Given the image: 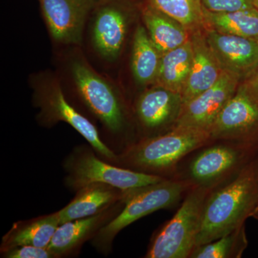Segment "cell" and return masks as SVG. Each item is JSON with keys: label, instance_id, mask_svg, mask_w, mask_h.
<instances>
[{"label": "cell", "instance_id": "6da1fadb", "mask_svg": "<svg viewBox=\"0 0 258 258\" xmlns=\"http://www.w3.org/2000/svg\"><path fill=\"white\" fill-rule=\"evenodd\" d=\"M257 208L258 159H255L246 164L227 184L210 194L196 247L242 227Z\"/></svg>", "mask_w": 258, "mask_h": 258}, {"label": "cell", "instance_id": "7a4b0ae2", "mask_svg": "<svg viewBox=\"0 0 258 258\" xmlns=\"http://www.w3.org/2000/svg\"><path fill=\"white\" fill-rule=\"evenodd\" d=\"M211 141L208 131L173 127L165 133L136 141L117 154L114 165L167 178L182 158Z\"/></svg>", "mask_w": 258, "mask_h": 258}, {"label": "cell", "instance_id": "3957f363", "mask_svg": "<svg viewBox=\"0 0 258 258\" xmlns=\"http://www.w3.org/2000/svg\"><path fill=\"white\" fill-rule=\"evenodd\" d=\"M72 74L83 104L106 131V145L116 154L121 152L130 143L125 136L126 109L120 95L83 62L73 63Z\"/></svg>", "mask_w": 258, "mask_h": 258}, {"label": "cell", "instance_id": "277c9868", "mask_svg": "<svg viewBox=\"0 0 258 258\" xmlns=\"http://www.w3.org/2000/svg\"><path fill=\"white\" fill-rule=\"evenodd\" d=\"M192 185L189 181L167 178L156 184L127 191L121 211L91 241L93 247L99 253L108 256L120 231L153 212L174 206Z\"/></svg>", "mask_w": 258, "mask_h": 258}, {"label": "cell", "instance_id": "5b68a950", "mask_svg": "<svg viewBox=\"0 0 258 258\" xmlns=\"http://www.w3.org/2000/svg\"><path fill=\"white\" fill-rule=\"evenodd\" d=\"M62 168L64 186L74 192L93 183H104L131 191L167 179L114 165L98 157L89 144L74 147L64 158Z\"/></svg>", "mask_w": 258, "mask_h": 258}, {"label": "cell", "instance_id": "8992f818", "mask_svg": "<svg viewBox=\"0 0 258 258\" xmlns=\"http://www.w3.org/2000/svg\"><path fill=\"white\" fill-rule=\"evenodd\" d=\"M213 189L194 186L175 215L154 236L145 257H190L196 247L205 204Z\"/></svg>", "mask_w": 258, "mask_h": 258}, {"label": "cell", "instance_id": "52a82bcc", "mask_svg": "<svg viewBox=\"0 0 258 258\" xmlns=\"http://www.w3.org/2000/svg\"><path fill=\"white\" fill-rule=\"evenodd\" d=\"M212 141L258 147V98L244 83L218 115L210 129Z\"/></svg>", "mask_w": 258, "mask_h": 258}, {"label": "cell", "instance_id": "ba28073f", "mask_svg": "<svg viewBox=\"0 0 258 258\" xmlns=\"http://www.w3.org/2000/svg\"><path fill=\"white\" fill-rule=\"evenodd\" d=\"M37 95V105L41 109L40 118L44 123L49 125L66 122L87 141L98 157L115 164L116 153L104 143L96 125L66 99L58 84H51Z\"/></svg>", "mask_w": 258, "mask_h": 258}, {"label": "cell", "instance_id": "9c48e42d", "mask_svg": "<svg viewBox=\"0 0 258 258\" xmlns=\"http://www.w3.org/2000/svg\"><path fill=\"white\" fill-rule=\"evenodd\" d=\"M212 146L199 154L189 167L190 182L195 186L215 187L246 164L258 147L235 142Z\"/></svg>", "mask_w": 258, "mask_h": 258}, {"label": "cell", "instance_id": "30bf717a", "mask_svg": "<svg viewBox=\"0 0 258 258\" xmlns=\"http://www.w3.org/2000/svg\"><path fill=\"white\" fill-rule=\"evenodd\" d=\"M240 81L238 78L222 71L216 83L181 106L179 116L173 127H184L208 131L217 116L235 95Z\"/></svg>", "mask_w": 258, "mask_h": 258}, {"label": "cell", "instance_id": "8fae6325", "mask_svg": "<svg viewBox=\"0 0 258 258\" xmlns=\"http://www.w3.org/2000/svg\"><path fill=\"white\" fill-rule=\"evenodd\" d=\"M124 203L125 198L97 215L61 224L47 249L55 258L79 255L83 244L92 240L104 226L115 218L121 211Z\"/></svg>", "mask_w": 258, "mask_h": 258}, {"label": "cell", "instance_id": "7c38bea8", "mask_svg": "<svg viewBox=\"0 0 258 258\" xmlns=\"http://www.w3.org/2000/svg\"><path fill=\"white\" fill-rule=\"evenodd\" d=\"M209 45L222 71L233 75L240 82L258 68V41L247 37L220 33L205 28Z\"/></svg>", "mask_w": 258, "mask_h": 258}, {"label": "cell", "instance_id": "4fadbf2b", "mask_svg": "<svg viewBox=\"0 0 258 258\" xmlns=\"http://www.w3.org/2000/svg\"><path fill=\"white\" fill-rule=\"evenodd\" d=\"M49 30L63 43H79L86 17L96 0H40Z\"/></svg>", "mask_w": 258, "mask_h": 258}, {"label": "cell", "instance_id": "5bb4252c", "mask_svg": "<svg viewBox=\"0 0 258 258\" xmlns=\"http://www.w3.org/2000/svg\"><path fill=\"white\" fill-rule=\"evenodd\" d=\"M181 105V95L166 88L154 86L144 91L135 106L139 124L146 132L143 138L159 135V132L170 123L174 125Z\"/></svg>", "mask_w": 258, "mask_h": 258}, {"label": "cell", "instance_id": "9a60e30c", "mask_svg": "<svg viewBox=\"0 0 258 258\" xmlns=\"http://www.w3.org/2000/svg\"><path fill=\"white\" fill-rule=\"evenodd\" d=\"M190 40L192 47V62L186 86L181 95L182 105L212 87L223 71L209 45L205 28L190 32Z\"/></svg>", "mask_w": 258, "mask_h": 258}, {"label": "cell", "instance_id": "2e32d148", "mask_svg": "<svg viewBox=\"0 0 258 258\" xmlns=\"http://www.w3.org/2000/svg\"><path fill=\"white\" fill-rule=\"evenodd\" d=\"M126 191L104 183H93L83 186L63 208L57 211L61 224L93 216L123 200Z\"/></svg>", "mask_w": 258, "mask_h": 258}, {"label": "cell", "instance_id": "e0dca14e", "mask_svg": "<svg viewBox=\"0 0 258 258\" xmlns=\"http://www.w3.org/2000/svg\"><path fill=\"white\" fill-rule=\"evenodd\" d=\"M126 34V18L123 12L113 5H106L98 11L93 29L96 49L107 60L118 57Z\"/></svg>", "mask_w": 258, "mask_h": 258}, {"label": "cell", "instance_id": "ac0fdd59", "mask_svg": "<svg viewBox=\"0 0 258 258\" xmlns=\"http://www.w3.org/2000/svg\"><path fill=\"white\" fill-rule=\"evenodd\" d=\"M60 225L57 212L15 222L2 238L0 252L23 245L47 247Z\"/></svg>", "mask_w": 258, "mask_h": 258}, {"label": "cell", "instance_id": "d6986e66", "mask_svg": "<svg viewBox=\"0 0 258 258\" xmlns=\"http://www.w3.org/2000/svg\"><path fill=\"white\" fill-rule=\"evenodd\" d=\"M143 20L151 40L161 55L177 48L190 38V32L175 20L149 5Z\"/></svg>", "mask_w": 258, "mask_h": 258}, {"label": "cell", "instance_id": "ffe728a7", "mask_svg": "<svg viewBox=\"0 0 258 258\" xmlns=\"http://www.w3.org/2000/svg\"><path fill=\"white\" fill-rule=\"evenodd\" d=\"M192 47L191 40L177 48L163 54L154 86L181 95L191 69Z\"/></svg>", "mask_w": 258, "mask_h": 258}, {"label": "cell", "instance_id": "44dd1931", "mask_svg": "<svg viewBox=\"0 0 258 258\" xmlns=\"http://www.w3.org/2000/svg\"><path fill=\"white\" fill-rule=\"evenodd\" d=\"M205 28L220 33L258 41V10L256 8L227 13H214L203 8Z\"/></svg>", "mask_w": 258, "mask_h": 258}, {"label": "cell", "instance_id": "7402d4cb", "mask_svg": "<svg viewBox=\"0 0 258 258\" xmlns=\"http://www.w3.org/2000/svg\"><path fill=\"white\" fill-rule=\"evenodd\" d=\"M161 57L147 29L139 26L134 34L132 68L134 78L139 84H154L159 72Z\"/></svg>", "mask_w": 258, "mask_h": 258}, {"label": "cell", "instance_id": "603a6c76", "mask_svg": "<svg viewBox=\"0 0 258 258\" xmlns=\"http://www.w3.org/2000/svg\"><path fill=\"white\" fill-rule=\"evenodd\" d=\"M154 9L174 19L189 32L205 28L201 0H148Z\"/></svg>", "mask_w": 258, "mask_h": 258}, {"label": "cell", "instance_id": "cb8c5ba5", "mask_svg": "<svg viewBox=\"0 0 258 258\" xmlns=\"http://www.w3.org/2000/svg\"><path fill=\"white\" fill-rule=\"evenodd\" d=\"M246 244L247 242L244 236V226H242L217 240L198 246L194 249L190 257H239L242 254Z\"/></svg>", "mask_w": 258, "mask_h": 258}, {"label": "cell", "instance_id": "d4e9b609", "mask_svg": "<svg viewBox=\"0 0 258 258\" xmlns=\"http://www.w3.org/2000/svg\"><path fill=\"white\" fill-rule=\"evenodd\" d=\"M203 8L214 13H227L255 8L253 0H201Z\"/></svg>", "mask_w": 258, "mask_h": 258}, {"label": "cell", "instance_id": "484cf974", "mask_svg": "<svg viewBox=\"0 0 258 258\" xmlns=\"http://www.w3.org/2000/svg\"><path fill=\"white\" fill-rule=\"evenodd\" d=\"M3 258H55L47 247L23 245L0 252Z\"/></svg>", "mask_w": 258, "mask_h": 258}, {"label": "cell", "instance_id": "4316f807", "mask_svg": "<svg viewBox=\"0 0 258 258\" xmlns=\"http://www.w3.org/2000/svg\"><path fill=\"white\" fill-rule=\"evenodd\" d=\"M254 96L258 98V68L247 79L242 81Z\"/></svg>", "mask_w": 258, "mask_h": 258}, {"label": "cell", "instance_id": "83f0119b", "mask_svg": "<svg viewBox=\"0 0 258 258\" xmlns=\"http://www.w3.org/2000/svg\"><path fill=\"white\" fill-rule=\"evenodd\" d=\"M253 4L254 7L258 10V0H253Z\"/></svg>", "mask_w": 258, "mask_h": 258}, {"label": "cell", "instance_id": "f1b7e54d", "mask_svg": "<svg viewBox=\"0 0 258 258\" xmlns=\"http://www.w3.org/2000/svg\"><path fill=\"white\" fill-rule=\"evenodd\" d=\"M253 216L255 217V218L258 219V208L255 210V212H254Z\"/></svg>", "mask_w": 258, "mask_h": 258}]
</instances>
